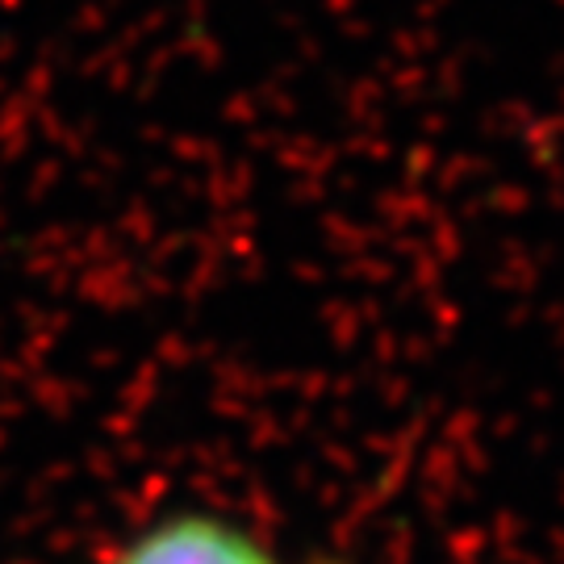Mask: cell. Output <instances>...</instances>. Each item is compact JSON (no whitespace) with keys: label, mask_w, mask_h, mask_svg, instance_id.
<instances>
[{"label":"cell","mask_w":564,"mask_h":564,"mask_svg":"<svg viewBox=\"0 0 564 564\" xmlns=\"http://www.w3.org/2000/svg\"><path fill=\"white\" fill-rule=\"evenodd\" d=\"M105 564H281V556L226 514L176 510L130 535Z\"/></svg>","instance_id":"cell-1"}]
</instances>
